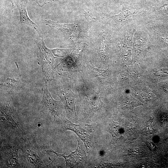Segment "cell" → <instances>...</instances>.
<instances>
[{"label":"cell","mask_w":168,"mask_h":168,"mask_svg":"<svg viewBox=\"0 0 168 168\" xmlns=\"http://www.w3.org/2000/svg\"><path fill=\"white\" fill-rule=\"evenodd\" d=\"M72 86L78 93L79 111L82 116L87 120L91 119L102 106L99 94L102 89L98 85L81 74L73 79Z\"/></svg>","instance_id":"1"},{"label":"cell","mask_w":168,"mask_h":168,"mask_svg":"<svg viewBox=\"0 0 168 168\" xmlns=\"http://www.w3.org/2000/svg\"><path fill=\"white\" fill-rule=\"evenodd\" d=\"M86 45L80 44L75 47L55 67L53 73L67 78L72 79L82 71L85 66L86 59L83 56Z\"/></svg>","instance_id":"2"},{"label":"cell","mask_w":168,"mask_h":168,"mask_svg":"<svg viewBox=\"0 0 168 168\" xmlns=\"http://www.w3.org/2000/svg\"><path fill=\"white\" fill-rule=\"evenodd\" d=\"M61 77L59 78H54L52 80V91L60 99L67 117L70 119H77L76 105L77 99H79L78 95L72 91L71 81L70 82H66Z\"/></svg>","instance_id":"3"},{"label":"cell","mask_w":168,"mask_h":168,"mask_svg":"<svg viewBox=\"0 0 168 168\" xmlns=\"http://www.w3.org/2000/svg\"><path fill=\"white\" fill-rule=\"evenodd\" d=\"M58 121L63 131L70 130L74 132L84 143L88 153L93 151L94 147L93 138L97 126L96 124H76L67 119L65 115Z\"/></svg>","instance_id":"4"},{"label":"cell","mask_w":168,"mask_h":168,"mask_svg":"<svg viewBox=\"0 0 168 168\" xmlns=\"http://www.w3.org/2000/svg\"><path fill=\"white\" fill-rule=\"evenodd\" d=\"M35 42L39 50L37 55L38 63L41 66L45 80H52L54 78L53 70L56 57L51 49L46 46L43 39L39 37L36 39Z\"/></svg>","instance_id":"5"},{"label":"cell","mask_w":168,"mask_h":168,"mask_svg":"<svg viewBox=\"0 0 168 168\" xmlns=\"http://www.w3.org/2000/svg\"><path fill=\"white\" fill-rule=\"evenodd\" d=\"M82 73L90 80L98 85L103 90L112 82L111 72L97 68L93 65L91 59L86 60Z\"/></svg>","instance_id":"6"},{"label":"cell","mask_w":168,"mask_h":168,"mask_svg":"<svg viewBox=\"0 0 168 168\" xmlns=\"http://www.w3.org/2000/svg\"><path fill=\"white\" fill-rule=\"evenodd\" d=\"M48 82L45 80L43 86L42 106L49 116L58 121L65 115L64 106L62 101L56 100L53 98L48 89Z\"/></svg>","instance_id":"7"},{"label":"cell","mask_w":168,"mask_h":168,"mask_svg":"<svg viewBox=\"0 0 168 168\" xmlns=\"http://www.w3.org/2000/svg\"><path fill=\"white\" fill-rule=\"evenodd\" d=\"M1 148V165L2 167H20L18 152L22 149L17 141L2 144Z\"/></svg>","instance_id":"8"},{"label":"cell","mask_w":168,"mask_h":168,"mask_svg":"<svg viewBox=\"0 0 168 168\" xmlns=\"http://www.w3.org/2000/svg\"><path fill=\"white\" fill-rule=\"evenodd\" d=\"M77 141L76 149L73 151H71V153L68 156L65 155V152L58 153L52 149L48 150L46 152L53 153L59 157H63L65 160L66 168L79 167L86 162V156L81 140L79 139H77Z\"/></svg>","instance_id":"9"},{"label":"cell","mask_w":168,"mask_h":168,"mask_svg":"<svg viewBox=\"0 0 168 168\" xmlns=\"http://www.w3.org/2000/svg\"><path fill=\"white\" fill-rule=\"evenodd\" d=\"M23 140L25 146L22 150L23 151L24 158L27 167L43 168L46 165L43 160L40 151L35 145H33V143H28L26 142L25 139Z\"/></svg>","instance_id":"10"},{"label":"cell","mask_w":168,"mask_h":168,"mask_svg":"<svg viewBox=\"0 0 168 168\" xmlns=\"http://www.w3.org/2000/svg\"><path fill=\"white\" fill-rule=\"evenodd\" d=\"M15 109L8 101L0 103L1 128L12 130L18 129V126L14 119Z\"/></svg>","instance_id":"11"},{"label":"cell","mask_w":168,"mask_h":168,"mask_svg":"<svg viewBox=\"0 0 168 168\" xmlns=\"http://www.w3.org/2000/svg\"><path fill=\"white\" fill-rule=\"evenodd\" d=\"M45 25L50 28H54L62 32L70 34L71 36L68 40L72 42L76 40L81 32L80 27L76 23L61 24L50 20H44Z\"/></svg>","instance_id":"12"},{"label":"cell","mask_w":168,"mask_h":168,"mask_svg":"<svg viewBox=\"0 0 168 168\" xmlns=\"http://www.w3.org/2000/svg\"><path fill=\"white\" fill-rule=\"evenodd\" d=\"M16 5L20 14V21L18 24V28L20 24H26L32 27L37 32L40 38L43 39V33L40 28L30 19L28 16L27 7L25 1L18 0Z\"/></svg>","instance_id":"13"},{"label":"cell","mask_w":168,"mask_h":168,"mask_svg":"<svg viewBox=\"0 0 168 168\" xmlns=\"http://www.w3.org/2000/svg\"><path fill=\"white\" fill-rule=\"evenodd\" d=\"M138 12V11L132 7L123 6L122 11L117 15H110L103 14H100V16L110 18L115 23H119L124 22L129 16L136 14Z\"/></svg>","instance_id":"14"},{"label":"cell","mask_w":168,"mask_h":168,"mask_svg":"<svg viewBox=\"0 0 168 168\" xmlns=\"http://www.w3.org/2000/svg\"><path fill=\"white\" fill-rule=\"evenodd\" d=\"M20 80L14 78H8L5 81L0 83V89L8 93L11 92L19 84Z\"/></svg>","instance_id":"15"},{"label":"cell","mask_w":168,"mask_h":168,"mask_svg":"<svg viewBox=\"0 0 168 168\" xmlns=\"http://www.w3.org/2000/svg\"><path fill=\"white\" fill-rule=\"evenodd\" d=\"M109 130L113 138L119 137L120 135V124L117 122H113L110 124Z\"/></svg>","instance_id":"16"},{"label":"cell","mask_w":168,"mask_h":168,"mask_svg":"<svg viewBox=\"0 0 168 168\" xmlns=\"http://www.w3.org/2000/svg\"><path fill=\"white\" fill-rule=\"evenodd\" d=\"M126 100H124L123 104L124 105L130 108H133L137 106L141 105V104L138 100L133 98L132 96H129L128 98H125Z\"/></svg>","instance_id":"17"},{"label":"cell","mask_w":168,"mask_h":168,"mask_svg":"<svg viewBox=\"0 0 168 168\" xmlns=\"http://www.w3.org/2000/svg\"><path fill=\"white\" fill-rule=\"evenodd\" d=\"M73 49H51V50L54 56L64 58L71 52Z\"/></svg>","instance_id":"18"},{"label":"cell","mask_w":168,"mask_h":168,"mask_svg":"<svg viewBox=\"0 0 168 168\" xmlns=\"http://www.w3.org/2000/svg\"><path fill=\"white\" fill-rule=\"evenodd\" d=\"M85 17L88 20H98L100 19V15L99 14L93 12L87 9L84 13Z\"/></svg>","instance_id":"19"},{"label":"cell","mask_w":168,"mask_h":168,"mask_svg":"<svg viewBox=\"0 0 168 168\" xmlns=\"http://www.w3.org/2000/svg\"><path fill=\"white\" fill-rule=\"evenodd\" d=\"M56 157L53 161L49 157V159L52 161L49 164L45 165L43 168H58L63 167V166L61 164L60 162L58 159V156H56Z\"/></svg>","instance_id":"20"},{"label":"cell","mask_w":168,"mask_h":168,"mask_svg":"<svg viewBox=\"0 0 168 168\" xmlns=\"http://www.w3.org/2000/svg\"><path fill=\"white\" fill-rule=\"evenodd\" d=\"M144 153L139 148H134L130 150L129 154L133 156H141Z\"/></svg>","instance_id":"21"},{"label":"cell","mask_w":168,"mask_h":168,"mask_svg":"<svg viewBox=\"0 0 168 168\" xmlns=\"http://www.w3.org/2000/svg\"><path fill=\"white\" fill-rule=\"evenodd\" d=\"M152 119H151L147 123L145 128V130L146 133L151 134L153 133L154 132V130L152 126Z\"/></svg>","instance_id":"22"},{"label":"cell","mask_w":168,"mask_h":168,"mask_svg":"<svg viewBox=\"0 0 168 168\" xmlns=\"http://www.w3.org/2000/svg\"><path fill=\"white\" fill-rule=\"evenodd\" d=\"M148 148L152 151H154L155 149L154 144L151 142H146Z\"/></svg>","instance_id":"23"}]
</instances>
